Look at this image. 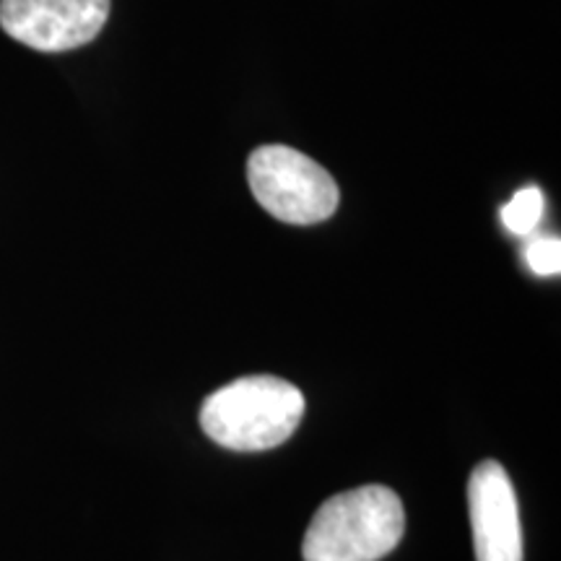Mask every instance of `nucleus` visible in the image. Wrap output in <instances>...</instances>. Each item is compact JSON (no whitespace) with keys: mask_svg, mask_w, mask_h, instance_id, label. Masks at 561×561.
Here are the masks:
<instances>
[{"mask_svg":"<svg viewBox=\"0 0 561 561\" xmlns=\"http://www.w3.org/2000/svg\"><path fill=\"white\" fill-rule=\"evenodd\" d=\"M305 416V396L273 375H252L210 392L201 426L216 445L234 453H263L284 445Z\"/></svg>","mask_w":561,"mask_h":561,"instance_id":"obj_1","label":"nucleus"},{"mask_svg":"<svg viewBox=\"0 0 561 561\" xmlns=\"http://www.w3.org/2000/svg\"><path fill=\"white\" fill-rule=\"evenodd\" d=\"M405 510L380 483L343 491L314 512L301 541L305 561H380L401 543Z\"/></svg>","mask_w":561,"mask_h":561,"instance_id":"obj_2","label":"nucleus"},{"mask_svg":"<svg viewBox=\"0 0 561 561\" xmlns=\"http://www.w3.org/2000/svg\"><path fill=\"white\" fill-rule=\"evenodd\" d=\"M248 182L255 201L294 227L331 219L339 208V185L322 164L289 146H261L248 161Z\"/></svg>","mask_w":561,"mask_h":561,"instance_id":"obj_3","label":"nucleus"},{"mask_svg":"<svg viewBox=\"0 0 561 561\" xmlns=\"http://www.w3.org/2000/svg\"><path fill=\"white\" fill-rule=\"evenodd\" d=\"M110 19V0H0V26L39 53L89 45Z\"/></svg>","mask_w":561,"mask_h":561,"instance_id":"obj_4","label":"nucleus"},{"mask_svg":"<svg viewBox=\"0 0 561 561\" xmlns=\"http://www.w3.org/2000/svg\"><path fill=\"white\" fill-rule=\"evenodd\" d=\"M476 561H523V528L510 476L496 460L476 466L468 481Z\"/></svg>","mask_w":561,"mask_h":561,"instance_id":"obj_5","label":"nucleus"},{"mask_svg":"<svg viewBox=\"0 0 561 561\" xmlns=\"http://www.w3.org/2000/svg\"><path fill=\"white\" fill-rule=\"evenodd\" d=\"M543 193L536 185L523 187L512 195V201L502 208V221L512 234L517 237H530L538 229V224L543 219Z\"/></svg>","mask_w":561,"mask_h":561,"instance_id":"obj_6","label":"nucleus"},{"mask_svg":"<svg viewBox=\"0 0 561 561\" xmlns=\"http://www.w3.org/2000/svg\"><path fill=\"white\" fill-rule=\"evenodd\" d=\"M525 263L536 276H559L561 242L559 237H538L525 248Z\"/></svg>","mask_w":561,"mask_h":561,"instance_id":"obj_7","label":"nucleus"}]
</instances>
